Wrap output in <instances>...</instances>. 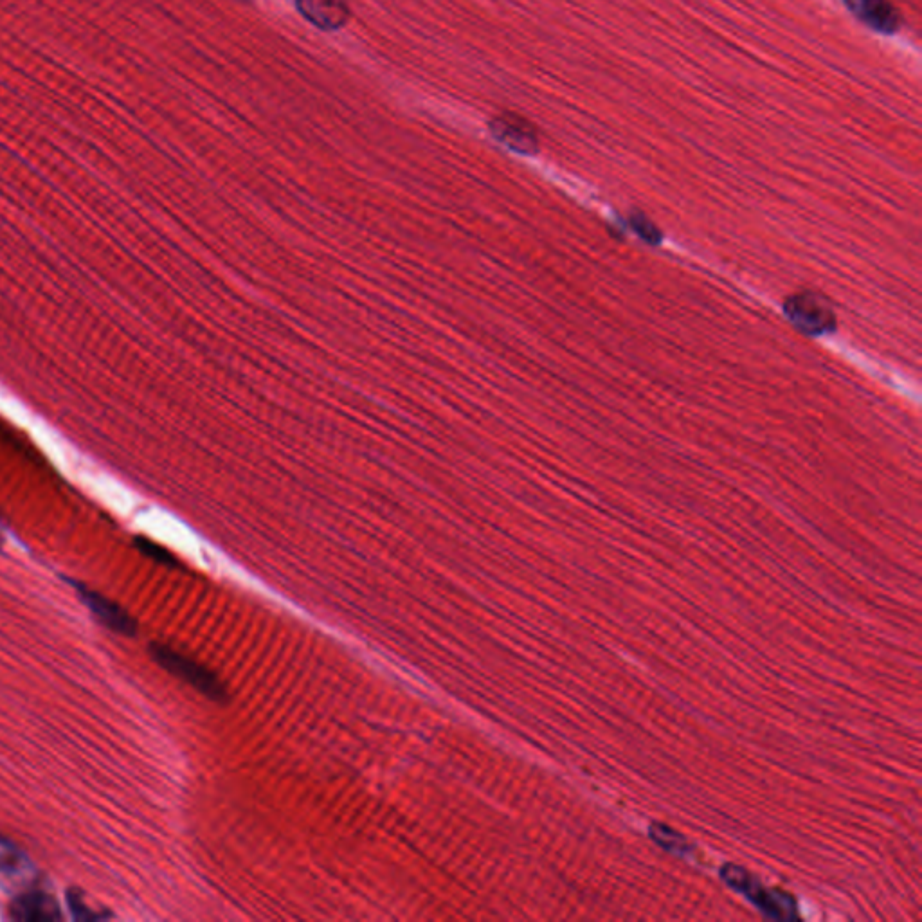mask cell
Here are the masks:
<instances>
[{"label": "cell", "mask_w": 922, "mask_h": 922, "mask_svg": "<svg viewBox=\"0 0 922 922\" xmlns=\"http://www.w3.org/2000/svg\"><path fill=\"white\" fill-rule=\"evenodd\" d=\"M719 876L726 886H730L737 894L744 895L760 912L766 913L771 919L793 921L798 917V904L793 895L786 894L777 888H768L751 876L746 868L726 863L719 870Z\"/></svg>", "instance_id": "obj_1"}, {"label": "cell", "mask_w": 922, "mask_h": 922, "mask_svg": "<svg viewBox=\"0 0 922 922\" xmlns=\"http://www.w3.org/2000/svg\"><path fill=\"white\" fill-rule=\"evenodd\" d=\"M150 652H152L154 660L163 669L172 672L177 678L186 681L191 687L197 688L200 694H204V696L213 699V701H220V703L226 701L227 690L224 683L211 670L206 669L204 665L191 660L181 652L173 651L170 647L157 645V643L150 647Z\"/></svg>", "instance_id": "obj_2"}, {"label": "cell", "mask_w": 922, "mask_h": 922, "mask_svg": "<svg viewBox=\"0 0 922 922\" xmlns=\"http://www.w3.org/2000/svg\"><path fill=\"white\" fill-rule=\"evenodd\" d=\"M786 312L789 319L805 334H827L836 325V314L829 299L814 292L793 296L787 301Z\"/></svg>", "instance_id": "obj_3"}, {"label": "cell", "mask_w": 922, "mask_h": 922, "mask_svg": "<svg viewBox=\"0 0 922 922\" xmlns=\"http://www.w3.org/2000/svg\"><path fill=\"white\" fill-rule=\"evenodd\" d=\"M492 134L499 143L517 154L532 155L539 150V137L535 128L516 114H503L490 123Z\"/></svg>", "instance_id": "obj_4"}, {"label": "cell", "mask_w": 922, "mask_h": 922, "mask_svg": "<svg viewBox=\"0 0 922 922\" xmlns=\"http://www.w3.org/2000/svg\"><path fill=\"white\" fill-rule=\"evenodd\" d=\"M298 11L323 31H337L348 24L352 11L346 0H296Z\"/></svg>", "instance_id": "obj_5"}, {"label": "cell", "mask_w": 922, "mask_h": 922, "mask_svg": "<svg viewBox=\"0 0 922 922\" xmlns=\"http://www.w3.org/2000/svg\"><path fill=\"white\" fill-rule=\"evenodd\" d=\"M856 19L881 35H894L899 29V15L888 0H843Z\"/></svg>", "instance_id": "obj_6"}, {"label": "cell", "mask_w": 922, "mask_h": 922, "mask_svg": "<svg viewBox=\"0 0 922 922\" xmlns=\"http://www.w3.org/2000/svg\"><path fill=\"white\" fill-rule=\"evenodd\" d=\"M80 597H82L85 606L89 607L92 615L100 620L101 624L107 625L116 633L125 634V636H134L137 631L136 620L128 615L123 607L118 606L109 598L101 597L91 589L80 588Z\"/></svg>", "instance_id": "obj_7"}, {"label": "cell", "mask_w": 922, "mask_h": 922, "mask_svg": "<svg viewBox=\"0 0 922 922\" xmlns=\"http://www.w3.org/2000/svg\"><path fill=\"white\" fill-rule=\"evenodd\" d=\"M10 915L15 921L44 922L58 921L62 917V912L51 895L31 892L20 895L11 903Z\"/></svg>", "instance_id": "obj_8"}, {"label": "cell", "mask_w": 922, "mask_h": 922, "mask_svg": "<svg viewBox=\"0 0 922 922\" xmlns=\"http://www.w3.org/2000/svg\"><path fill=\"white\" fill-rule=\"evenodd\" d=\"M31 874V861L22 850L6 836L0 834V876L8 879H26Z\"/></svg>", "instance_id": "obj_9"}, {"label": "cell", "mask_w": 922, "mask_h": 922, "mask_svg": "<svg viewBox=\"0 0 922 922\" xmlns=\"http://www.w3.org/2000/svg\"><path fill=\"white\" fill-rule=\"evenodd\" d=\"M649 838H651L658 847L667 850V852L674 854V856L688 858V856H692V852H694V847L690 845V841H688L685 836H681L678 831L670 829V827L663 825V823H652L651 827H649Z\"/></svg>", "instance_id": "obj_10"}, {"label": "cell", "mask_w": 922, "mask_h": 922, "mask_svg": "<svg viewBox=\"0 0 922 922\" xmlns=\"http://www.w3.org/2000/svg\"><path fill=\"white\" fill-rule=\"evenodd\" d=\"M67 901H69V908H71V913H73V917L76 921L103 919L101 913L92 912L91 908L83 903L82 895L78 894V892H69Z\"/></svg>", "instance_id": "obj_11"}, {"label": "cell", "mask_w": 922, "mask_h": 922, "mask_svg": "<svg viewBox=\"0 0 922 922\" xmlns=\"http://www.w3.org/2000/svg\"><path fill=\"white\" fill-rule=\"evenodd\" d=\"M136 544H137V548H139L141 552L145 553L146 557H150V559H154V561L159 562V564H166V566H175V559H173L172 555L166 552L164 548H161V546H157V544L150 543V541H146V539H136Z\"/></svg>", "instance_id": "obj_12"}, {"label": "cell", "mask_w": 922, "mask_h": 922, "mask_svg": "<svg viewBox=\"0 0 922 922\" xmlns=\"http://www.w3.org/2000/svg\"><path fill=\"white\" fill-rule=\"evenodd\" d=\"M2 541H4V534H2V526H0V548H2Z\"/></svg>", "instance_id": "obj_13"}]
</instances>
